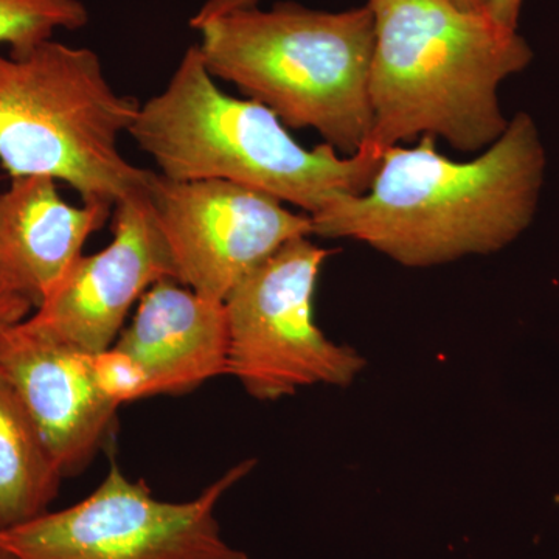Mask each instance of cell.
Masks as SVG:
<instances>
[{"label":"cell","mask_w":559,"mask_h":559,"mask_svg":"<svg viewBox=\"0 0 559 559\" xmlns=\"http://www.w3.org/2000/svg\"><path fill=\"white\" fill-rule=\"evenodd\" d=\"M374 20L371 131L384 153L441 139L462 153L487 150L509 127L499 87L527 69L533 50L488 11L450 0H367Z\"/></svg>","instance_id":"obj_2"},{"label":"cell","mask_w":559,"mask_h":559,"mask_svg":"<svg viewBox=\"0 0 559 559\" xmlns=\"http://www.w3.org/2000/svg\"><path fill=\"white\" fill-rule=\"evenodd\" d=\"M330 255L310 237L286 242L224 300L229 374L252 399L275 401L319 384L345 388L366 367L314 320L316 286Z\"/></svg>","instance_id":"obj_6"},{"label":"cell","mask_w":559,"mask_h":559,"mask_svg":"<svg viewBox=\"0 0 559 559\" xmlns=\"http://www.w3.org/2000/svg\"><path fill=\"white\" fill-rule=\"evenodd\" d=\"M112 235L100 252L81 255L28 316L35 325L91 355L116 344L128 314L151 286L178 280L148 197L114 209Z\"/></svg>","instance_id":"obj_9"},{"label":"cell","mask_w":559,"mask_h":559,"mask_svg":"<svg viewBox=\"0 0 559 559\" xmlns=\"http://www.w3.org/2000/svg\"><path fill=\"white\" fill-rule=\"evenodd\" d=\"M148 201L178 282L216 301L286 242L312 235L307 213L226 180L178 182L156 173Z\"/></svg>","instance_id":"obj_8"},{"label":"cell","mask_w":559,"mask_h":559,"mask_svg":"<svg viewBox=\"0 0 559 559\" xmlns=\"http://www.w3.org/2000/svg\"><path fill=\"white\" fill-rule=\"evenodd\" d=\"M114 345L142 364L151 396L183 395L229 374L224 301L202 297L178 280H162L143 294Z\"/></svg>","instance_id":"obj_11"},{"label":"cell","mask_w":559,"mask_h":559,"mask_svg":"<svg viewBox=\"0 0 559 559\" xmlns=\"http://www.w3.org/2000/svg\"><path fill=\"white\" fill-rule=\"evenodd\" d=\"M92 369L103 395L116 404L151 399L148 373L130 353L112 345L92 355Z\"/></svg>","instance_id":"obj_15"},{"label":"cell","mask_w":559,"mask_h":559,"mask_svg":"<svg viewBox=\"0 0 559 559\" xmlns=\"http://www.w3.org/2000/svg\"><path fill=\"white\" fill-rule=\"evenodd\" d=\"M259 3L260 0H205L200 10L191 17L190 25L197 31L205 22L216 20L231 11L253 9V7H259Z\"/></svg>","instance_id":"obj_17"},{"label":"cell","mask_w":559,"mask_h":559,"mask_svg":"<svg viewBox=\"0 0 559 559\" xmlns=\"http://www.w3.org/2000/svg\"><path fill=\"white\" fill-rule=\"evenodd\" d=\"M128 134L164 178L226 180L310 216L362 193L382 156L369 145L349 156L329 143L307 148L270 108L221 90L198 46L187 49L167 86L139 106Z\"/></svg>","instance_id":"obj_3"},{"label":"cell","mask_w":559,"mask_h":559,"mask_svg":"<svg viewBox=\"0 0 559 559\" xmlns=\"http://www.w3.org/2000/svg\"><path fill=\"white\" fill-rule=\"evenodd\" d=\"M455 7L463 10L484 11L487 10L489 0H450Z\"/></svg>","instance_id":"obj_19"},{"label":"cell","mask_w":559,"mask_h":559,"mask_svg":"<svg viewBox=\"0 0 559 559\" xmlns=\"http://www.w3.org/2000/svg\"><path fill=\"white\" fill-rule=\"evenodd\" d=\"M47 176L13 178L0 193V272L39 307L83 255L112 210L70 204Z\"/></svg>","instance_id":"obj_12"},{"label":"cell","mask_w":559,"mask_h":559,"mask_svg":"<svg viewBox=\"0 0 559 559\" xmlns=\"http://www.w3.org/2000/svg\"><path fill=\"white\" fill-rule=\"evenodd\" d=\"M524 0H489L487 11L489 16L507 28L518 31Z\"/></svg>","instance_id":"obj_18"},{"label":"cell","mask_w":559,"mask_h":559,"mask_svg":"<svg viewBox=\"0 0 559 559\" xmlns=\"http://www.w3.org/2000/svg\"><path fill=\"white\" fill-rule=\"evenodd\" d=\"M0 370L27 407L62 477L83 473L109 443L119 411L98 389L91 353L27 318L0 334Z\"/></svg>","instance_id":"obj_10"},{"label":"cell","mask_w":559,"mask_h":559,"mask_svg":"<svg viewBox=\"0 0 559 559\" xmlns=\"http://www.w3.org/2000/svg\"><path fill=\"white\" fill-rule=\"evenodd\" d=\"M253 466L245 460L198 498L167 502L114 463L86 499L0 532V544L20 559H248L221 535L215 509Z\"/></svg>","instance_id":"obj_7"},{"label":"cell","mask_w":559,"mask_h":559,"mask_svg":"<svg viewBox=\"0 0 559 559\" xmlns=\"http://www.w3.org/2000/svg\"><path fill=\"white\" fill-rule=\"evenodd\" d=\"M33 311L31 299L0 272V334L27 319Z\"/></svg>","instance_id":"obj_16"},{"label":"cell","mask_w":559,"mask_h":559,"mask_svg":"<svg viewBox=\"0 0 559 559\" xmlns=\"http://www.w3.org/2000/svg\"><path fill=\"white\" fill-rule=\"evenodd\" d=\"M197 31L210 73L286 127L314 130L345 156L369 142L374 20L367 3L325 11L280 2L231 11Z\"/></svg>","instance_id":"obj_4"},{"label":"cell","mask_w":559,"mask_h":559,"mask_svg":"<svg viewBox=\"0 0 559 559\" xmlns=\"http://www.w3.org/2000/svg\"><path fill=\"white\" fill-rule=\"evenodd\" d=\"M546 151L528 114L491 146L454 160L436 139L390 146L369 187L311 215L312 235L364 242L406 267L489 255L518 240L538 209Z\"/></svg>","instance_id":"obj_1"},{"label":"cell","mask_w":559,"mask_h":559,"mask_svg":"<svg viewBox=\"0 0 559 559\" xmlns=\"http://www.w3.org/2000/svg\"><path fill=\"white\" fill-rule=\"evenodd\" d=\"M90 22L81 0H0V46L20 55L53 39L61 31H80Z\"/></svg>","instance_id":"obj_14"},{"label":"cell","mask_w":559,"mask_h":559,"mask_svg":"<svg viewBox=\"0 0 559 559\" xmlns=\"http://www.w3.org/2000/svg\"><path fill=\"white\" fill-rule=\"evenodd\" d=\"M139 106L114 90L87 47L50 39L25 53L0 51V165L10 179L47 176L114 212L148 197L156 175L120 151Z\"/></svg>","instance_id":"obj_5"},{"label":"cell","mask_w":559,"mask_h":559,"mask_svg":"<svg viewBox=\"0 0 559 559\" xmlns=\"http://www.w3.org/2000/svg\"><path fill=\"white\" fill-rule=\"evenodd\" d=\"M0 559H20L16 557V555L13 554V551L7 549V547H3L2 544H0Z\"/></svg>","instance_id":"obj_20"},{"label":"cell","mask_w":559,"mask_h":559,"mask_svg":"<svg viewBox=\"0 0 559 559\" xmlns=\"http://www.w3.org/2000/svg\"><path fill=\"white\" fill-rule=\"evenodd\" d=\"M62 479L27 407L0 370V532L50 511Z\"/></svg>","instance_id":"obj_13"}]
</instances>
